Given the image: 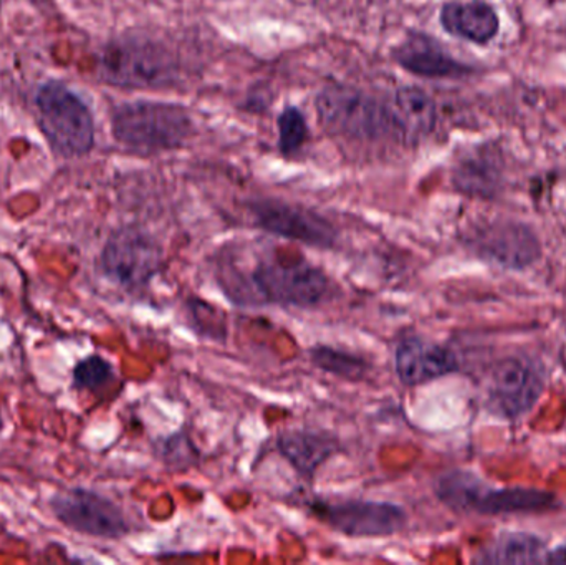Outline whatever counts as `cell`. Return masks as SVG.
<instances>
[{"instance_id": "cell-19", "label": "cell", "mask_w": 566, "mask_h": 565, "mask_svg": "<svg viewBox=\"0 0 566 565\" xmlns=\"http://www.w3.org/2000/svg\"><path fill=\"white\" fill-rule=\"evenodd\" d=\"M308 357L318 370L346 381H363L371 372V365L361 355L329 345H315Z\"/></svg>"}, {"instance_id": "cell-11", "label": "cell", "mask_w": 566, "mask_h": 565, "mask_svg": "<svg viewBox=\"0 0 566 565\" xmlns=\"http://www.w3.org/2000/svg\"><path fill=\"white\" fill-rule=\"evenodd\" d=\"M458 370V357L444 345L411 335L396 347L395 372L406 387H419Z\"/></svg>"}, {"instance_id": "cell-23", "label": "cell", "mask_w": 566, "mask_h": 565, "mask_svg": "<svg viewBox=\"0 0 566 565\" xmlns=\"http://www.w3.org/2000/svg\"><path fill=\"white\" fill-rule=\"evenodd\" d=\"M281 129V149L283 155L295 153L306 139V125L302 113L296 108H289L279 118Z\"/></svg>"}, {"instance_id": "cell-6", "label": "cell", "mask_w": 566, "mask_h": 565, "mask_svg": "<svg viewBox=\"0 0 566 565\" xmlns=\"http://www.w3.org/2000/svg\"><path fill=\"white\" fill-rule=\"evenodd\" d=\"M544 388V375L534 362L522 357L502 358L489 374V408L505 420H517L537 405Z\"/></svg>"}, {"instance_id": "cell-14", "label": "cell", "mask_w": 566, "mask_h": 565, "mask_svg": "<svg viewBox=\"0 0 566 565\" xmlns=\"http://www.w3.org/2000/svg\"><path fill=\"white\" fill-rule=\"evenodd\" d=\"M557 498L547 491L535 488H504L494 490L485 483L481 496L474 506V514L482 516H502V514L537 513L552 510Z\"/></svg>"}, {"instance_id": "cell-17", "label": "cell", "mask_w": 566, "mask_h": 565, "mask_svg": "<svg viewBox=\"0 0 566 565\" xmlns=\"http://www.w3.org/2000/svg\"><path fill=\"white\" fill-rule=\"evenodd\" d=\"M402 135L411 139L421 138L432 132L436 123V105L428 93L419 88H402L396 95V112L392 115Z\"/></svg>"}, {"instance_id": "cell-15", "label": "cell", "mask_w": 566, "mask_h": 565, "mask_svg": "<svg viewBox=\"0 0 566 565\" xmlns=\"http://www.w3.org/2000/svg\"><path fill=\"white\" fill-rule=\"evenodd\" d=\"M441 22L452 35L485 43L494 39L499 32V17L488 3H448L442 9Z\"/></svg>"}, {"instance_id": "cell-10", "label": "cell", "mask_w": 566, "mask_h": 565, "mask_svg": "<svg viewBox=\"0 0 566 565\" xmlns=\"http://www.w3.org/2000/svg\"><path fill=\"white\" fill-rule=\"evenodd\" d=\"M99 70L103 79L115 85L151 86L166 79L168 63L151 43L126 39L106 46Z\"/></svg>"}, {"instance_id": "cell-22", "label": "cell", "mask_w": 566, "mask_h": 565, "mask_svg": "<svg viewBox=\"0 0 566 565\" xmlns=\"http://www.w3.org/2000/svg\"><path fill=\"white\" fill-rule=\"evenodd\" d=\"M113 365L99 355H92L80 362L73 372V380H75L76 388L80 390H98L105 387L108 381H112Z\"/></svg>"}, {"instance_id": "cell-12", "label": "cell", "mask_w": 566, "mask_h": 565, "mask_svg": "<svg viewBox=\"0 0 566 565\" xmlns=\"http://www.w3.org/2000/svg\"><path fill=\"white\" fill-rule=\"evenodd\" d=\"M319 118L336 132L376 133L386 125L381 109L359 93L332 90L318 98Z\"/></svg>"}, {"instance_id": "cell-5", "label": "cell", "mask_w": 566, "mask_h": 565, "mask_svg": "<svg viewBox=\"0 0 566 565\" xmlns=\"http://www.w3.org/2000/svg\"><path fill=\"white\" fill-rule=\"evenodd\" d=\"M103 274L119 287L138 291L151 284L165 264L161 244L139 228L113 232L99 258Z\"/></svg>"}, {"instance_id": "cell-3", "label": "cell", "mask_w": 566, "mask_h": 565, "mask_svg": "<svg viewBox=\"0 0 566 565\" xmlns=\"http://www.w3.org/2000/svg\"><path fill=\"white\" fill-rule=\"evenodd\" d=\"M189 133L191 118L181 106L136 102L119 106L113 115V135L129 148H176Z\"/></svg>"}, {"instance_id": "cell-1", "label": "cell", "mask_w": 566, "mask_h": 565, "mask_svg": "<svg viewBox=\"0 0 566 565\" xmlns=\"http://www.w3.org/2000/svg\"><path fill=\"white\" fill-rule=\"evenodd\" d=\"M329 292L328 275L306 261L262 259L228 295L239 305L313 308L322 305Z\"/></svg>"}, {"instance_id": "cell-18", "label": "cell", "mask_w": 566, "mask_h": 565, "mask_svg": "<svg viewBox=\"0 0 566 565\" xmlns=\"http://www.w3.org/2000/svg\"><path fill=\"white\" fill-rule=\"evenodd\" d=\"M545 556L547 546L541 537L511 533L499 537L475 561L482 564H538L545 563Z\"/></svg>"}, {"instance_id": "cell-8", "label": "cell", "mask_w": 566, "mask_h": 565, "mask_svg": "<svg viewBox=\"0 0 566 565\" xmlns=\"http://www.w3.org/2000/svg\"><path fill=\"white\" fill-rule=\"evenodd\" d=\"M255 224L274 236L316 249L336 245V229L316 212L281 201H258L251 206Z\"/></svg>"}, {"instance_id": "cell-2", "label": "cell", "mask_w": 566, "mask_h": 565, "mask_svg": "<svg viewBox=\"0 0 566 565\" xmlns=\"http://www.w3.org/2000/svg\"><path fill=\"white\" fill-rule=\"evenodd\" d=\"M39 125L59 155L82 156L95 142V125L88 106L65 85L49 82L36 93Z\"/></svg>"}, {"instance_id": "cell-4", "label": "cell", "mask_w": 566, "mask_h": 565, "mask_svg": "<svg viewBox=\"0 0 566 565\" xmlns=\"http://www.w3.org/2000/svg\"><path fill=\"white\" fill-rule=\"evenodd\" d=\"M306 506L319 523L352 540L396 536L408 524L406 511L388 501L313 498Z\"/></svg>"}, {"instance_id": "cell-16", "label": "cell", "mask_w": 566, "mask_h": 565, "mask_svg": "<svg viewBox=\"0 0 566 565\" xmlns=\"http://www.w3.org/2000/svg\"><path fill=\"white\" fill-rule=\"evenodd\" d=\"M396 59L409 72L422 76H432V79L461 76L471 72L468 66L455 62L438 43L426 39V36L416 35L415 39L402 43L396 50Z\"/></svg>"}, {"instance_id": "cell-9", "label": "cell", "mask_w": 566, "mask_h": 565, "mask_svg": "<svg viewBox=\"0 0 566 565\" xmlns=\"http://www.w3.org/2000/svg\"><path fill=\"white\" fill-rule=\"evenodd\" d=\"M469 245L479 258L501 268L522 271L541 259V241L528 226L518 222H492L469 238Z\"/></svg>"}, {"instance_id": "cell-7", "label": "cell", "mask_w": 566, "mask_h": 565, "mask_svg": "<svg viewBox=\"0 0 566 565\" xmlns=\"http://www.w3.org/2000/svg\"><path fill=\"white\" fill-rule=\"evenodd\" d=\"M52 510L70 530L99 540H119L132 530L125 513L113 501L80 488L56 494Z\"/></svg>"}, {"instance_id": "cell-20", "label": "cell", "mask_w": 566, "mask_h": 565, "mask_svg": "<svg viewBox=\"0 0 566 565\" xmlns=\"http://www.w3.org/2000/svg\"><path fill=\"white\" fill-rule=\"evenodd\" d=\"M454 185L465 195L492 198L499 189V172L484 155L469 156L455 168Z\"/></svg>"}, {"instance_id": "cell-13", "label": "cell", "mask_w": 566, "mask_h": 565, "mask_svg": "<svg viewBox=\"0 0 566 565\" xmlns=\"http://www.w3.org/2000/svg\"><path fill=\"white\" fill-rule=\"evenodd\" d=\"M275 448L300 477L312 481L319 468L342 451V443L326 431L293 428L279 433Z\"/></svg>"}, {"instance_id": "cell-21", "label": "cell", "mask_w": 566, "mask_h": 565, "mask_svg": "<svg viewBox=\"0 0 566 565\" xmlns=\"http://www.w3.org/2000/svg\"><path fill=\"white\" fill-rule=\"evenodd\" d=\"M156 454L165 461L169 470L175 471L189 470L199 461V451L185 431L163 438L161 443L156 447Z\"/></svg>"}, {"instance_id": "cell-24", "label": "cell", "mask_w": 566, "mask_h": 565, "mask_svg": "<svg viewBox=\"0 0 566 565\" xmlns=\"http://www.w3.org/2000/svg\"><path fill=\"white\" fill-rule=\"evenodd\" d=\"M545 563L566 565V546L557 547V550L551 551V553L547 551Z\"/></svg>"}, {"instance_id": "cell-25", "label": "cell", "mask_w": 566, "mask_h": 565, "mask_svg": "<svg viewBox=\"0 0 566 565\" xmlns=\"http://www.w3.org/2000/svg\"><path fill=\"white\" fill-rule=\"evenodd\" d=\"M0 430H2V415H0Z\"/></svg>"}]
</instances>
